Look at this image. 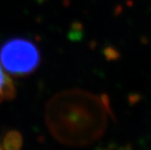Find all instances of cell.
I'll return each mask as SVG.
<instances>
[{"label":"cell","instance_id":"obj_3","mask_svg":"<svg viewBox=\"0 0 151 150\" xmlns=\"http://www.w3.org/2000/svg\"><path fill=\"white\" fill-rule=\"evenodd\" d=\"M14 95L15 86L0 62V103L11 100Z\"/></svg>","mask_w":151,"mask_h":150},{"label":"cell","instance_id":"obj_2","mask_svg":"<svg viewBox=\"0 0 151 150\" xmlns=\"http://www.w3.org/2000/svg\"><path fill=\"white\" fill-rule=\"evenodd\" d=\"M39 60V51L29 40L12 39L0 50L1 65L8 72L15 75L29 74L36 69Z\"/></svg>","mask_w":151,"mask_h":150},{"label":"cell","instance_id":"obj_1","mask_svg":"<svg viewBox=\"0 0 151 150\" xmlns=\"http://www.w3.org/2000/svg\"><path fill=\"white\" fill-rule=\"evenodd\" d=\"M109 115L106 98L82 90L54 95L45 110L47 127L53 136L70 146L86 145L99 139Z\"/></svg>","mask_w":151,"mask_h":150}]
</instances>
